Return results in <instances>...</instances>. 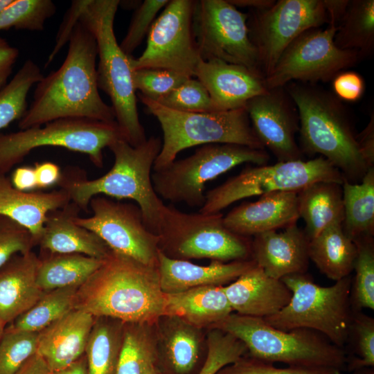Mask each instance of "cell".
<instances>
[{"mask_svg":"<svg viewBox=\"0 0 374 374\" xmlns=\"http://www.w3.org/2000/svg\"><path fill=\"white\" fill-rule=\"evenodd\" d=\"M97 57L95 37L79 20L61 66L36 84L32 103L19 120V130L66 118L116 121L112 106L98 91Z\"/></svg>","mask_w":374,"mask_h":374,"instance_id":"6da1fadb","label":"cell"},{"mask_svg":"<svg viewBox=\"0 0 374 374\" xmlns=\"http://www.w3.org/2000/svg\"><path fill=\"white\" fill-rule=\"evenodd\" d=\"M157 266L112 250L77 290L74 309L125 323L152 324L166 314Z\"/></svg>","mask_w":374,"mask_h":374,"instance_id":"7a4b0ae2","label":"cell"},{"mask_svg":"<svg viewBox=\"0 0 374 374\" xmlns=\"http://www.w3.org/2000/svg\"><path fill=\"white\" fill-rule=\"evenodd\" d=\"M161 145L162 140L154 136L137 146L118 139L109 146L114 161L107 173L89 179L81 170H66L57 184L80 210L87 211L96 195L132 200L140 208L148 229L158 235L166 204L154 190L152 170Z\"/></svg>","mask_w":374,"mask_h":374,"instance_id":"3957f363","label":"cell"},{"mask_svg":"<svg viewBox=\"0 0 374 374\" xmlns=\"http://www.w3.org/2000/svg\"><path fill=\"white\" fill-rule=\"evenodd\" d=\"M285 88L298 110L303 154H319L342 174L344 181L360 182L371 168L361 153L349 113L341 100L316 84L291 82Z\"/></svg>","mask_w":374,"mask_h":374,"instance_id":"277c9868","label":"cell"},{"mask_svg":"<svg viewBox=\"0 0 374 374\" xmlns=\"http://www.w3.org/2000/svg\"><path fill=\"white\" fill-rule=\"evenodd\" d=\"M118 0H89L80 18L95 37L98 66L97 81L110 98L116 121L124 140L132 146L146 140L137 109V95L132 80L130 56L118 43L114 30Z\"/></svg>","mask_w":374,"mask_h":374,"instance_id":"5b68a950","label":"cell"},{"mask_svg":"<svg viewBox=\"0 0 374 374\" xmlns=\"http://www.w3.org/2000/svg\"><path fill=\"white\" fill-rule=\"evenodd\" d=\"M211 328L236 337L244 344L249 357L262 362L341 371L346 368L344 348L312 330H282L269 326L263 318L232 313Z\"/></svg>","mask_w":374,"mask_h":374,"instance_id":"8992f818","label":"cell"},{"mask_svg":"<svg viewBox=\"0 0 374 374\" xmlns=\"http://www.w3.org/2000/svg\"><path fill=\"white\" fill-rule=\"evenodd\" d=\"M159 121L163 141L153 167L161 169L185 149L207 144H235L265 150L257 139L245 107L212 112H184L164 107L136 93Z\"/></svg>","mask_w":374,"mask_h":374,"instance_id":"52a82bcc","label":"cell"},{"mask_svg":"<svg viewBox=\"0 0 374 374\" xmlns=\"http://www.w3.org/2000/svg\"><path fill=\"white\" fill-rule=\"evenodd\" d=\"M281 280L291 290L292 298L279 312L263 318L265 322L285 331L297 328L317 331L344 348L353 314L350 276L328 287L314 283L306 273L288 275Z\"/></svg>","mask_w":374,"mask_h":374,"instance_id":"ba28073f","label":"cell"},{"mask_svg":"<svg viewBox=\"0 0 374 374\" xmlns=\"http://www.w3.org/2000/svg\"><path fill=\"white\" fill-rule=\"evenodd\" d=\"M221 213H186L166 205L158 235L159 249L168 257L210 258L223 262L251 259L249 238L229 230Z\"/></svg>","mask_w":374,"mask_h":374,"instance_id":"9c48e42d","label":"cell"},{"mask_svg":"<svg viewBox=\"0 0 374 374\" xmlns=\"http://www.w3.org/2000/svg\"><path fill=\"white\" fill-rule=\"evenodd\" d=\"M269 159L265 150L235 144H207L188 157L153 170L152 181L161 199L200 208L205 202L208 181L240 164L265 165Z\"/></svg>","mask_w":374,"mask_h":374,"instance_id":"30bf717a","label":"cell"},{"mask_svg":"<svg viewBox=\"0 0 374 374\" xmlns=\"http://www.w3.org/2000/svg\"><path fill=\"white\" fill-rule=\"evenodd\" d=\"M124 139L116 123L87 118H59L38 127L0 134V176L6 174L33 150L61 147L87 154L98 168L104 164L103 151Z\"/></svg>","mask_w":374,"mask_h":374,"instance_id":"8fae6325","label":"cell"},{"mask_svg":"<svg viewBox=\"0 0 374 374\" xmlns=\"http://www.w3.org/2000/svg\"><path fill=\"white\" fill-rule=\"evenodd\" d=\"M319 181L342 184V174L326 159L319 156L307 161H278L273 165L249 166L220 186L206 192L199 211L217 213L244 198L276 191L299 192Z\"/></svg>","mask_w":374,"mask_h":374,"instance_id":"7c38bea8","label":"cell"},{"mask_svg":"<svg viewBox=\"0 0 374 374\" xmlns=\"http://www.w3.org/2000/svg\"><path fill=\"white\" fill-rule=\"evenodd\" d=\"M337 30L335 25L310 28L295 38L265 78L267 89L285 87L291 82H328L355 66L362 57L356 51L342 50L335 44Z\"/></svg>","mask_w":374,"mask_h":374,"instance_id":"4fadbf2b","label":"cell"},{"mask_svg":"<svg viewBox=\"0 0 374 374\" xmlns=\"http://www.w3.org/2000/svg\"><path fill=\"white\" fill-rule=\"evenodd\" d=\"M247 19L229 0L195 1L193 28L201 59L241 65L262 76Z\"/></svg>","mask_w":374,"mask_h":374,"instance_id":"5bb4252c","label":"cell"},{"mask_svg":"<svg viewBox=\"0 0 374 374\" xmlns=\"http://www.w3.org/2000/svg\"><path fill=\"white\" fill-rule=\"evenodd\" d=\"M328 18L323 0H278L268 9L251 10L247 26L265 78L287 46L305 30L320 28Z\"/></svg>","mask_w":374,"mask_h":374,"instance_id":"9a60e30c","label":"cell"},{"mask_svg":"<svg viewBox=\"0 0 374 374\" xmlns=\"http://www.w3.org/2000/svg\"><path fill=\"white\" fill-rule=\"evenodd\" d=\"M195 1H168L148 34L147 45L137 58L130 56L132 71L166 69L193 78L201 59L193 28Z\"/></svg>","mask_w":374,"mask_h":374,"instance_id":"2e32d148","label":"cell"},{"mask_svg":"<svg viewBox=\"0 0 374 374\" xmlns=\"http://www.w3.org/2000/svg\"><path fill=\"white\" fill-rule=\"evenodd\" d=\"M92 215L75 222L100 237L109 248L141 263L157 266L159 236L146 226L137 204L96 195L89 203Z\"/></svg>","mask_w":374,"mask_h":374,"instance_id":"e0dca14e","label":"cell"},{"mask_svg":"<svg viewBox=\"0 0 374 374\" xmlns=\"http://www.w3.org/2000/svg\"><path fill=\"white\" fill-rule=\"evenodd\" d=\"M244 107L257 139L278 161L303 159L296 140L299 131V113L285 87L267 89L250 99Z\"/></svg>","mask_w":374,"mask_h":374,"instance_id":"ac0fdd59","label":"cell"},{"mask_svg":"<svg viewBox=\"0 0 374 374\" xmlns=\"http://www.w3.org/2000/svg\"><path fill=\"white\" fill-rule=\"evenodd\" d=\"M310 239L294 224L283 231H270L253 236L251 259L270 277L281 279L306 273L309 265Z\"/></svg>","mask_w":374,"mask_h":374,"instance_id":"d6986e66","label":"cell"},{"mask_svg":"<svg viewBox=\"0 0 374 374\" xmlns=\"http://www.w3.org/2000/svg\"><path fill=\"white\" fill-rule=\"evenodd\" d=\"M194 76L205 87L218 111L244 107L250 99L267 90L260 75L218 60H200Z\"/></svg>","mask_w":374,"mask_h":374,"instance_id":"ffe728a7","label":"cell"},{"mask_svg":"<svg viewBox=\"0 0 374 374\" xmlns=\"http://www.w3.org/2000/svg\"><path fill=\"white\" fill-rule=\"evenodd\" d=\"M297 192L276 191L260 196L231 210L223 220L233 233L249 238L285 229L299 218Z\"/></svg>","mask_w":374,"mask_h":374,"instance_id":"44dd1931","label":"cell"},{"mask_svg":"<svg viewBox=\"0 0 374 374\" xmlns=\"http://www.w3.org/2000/svg\"><path fill=\"white\" fill-rule=\"evenodd\" d=\"M95 317L73 309L38 332L37 353L50 372L64 368L83 355Z\"/></svg>","mask_w":374,"mask_h":374,"instance_id":"7402d4cb","label":"cell"},{"mask_svg":"<svg viewBox=\"0 0 374 374\" xmlns=\"http://www.w3.org/2000/svg\"><path fill=\"white\" fill-rule=\"evenodd\" d=\"M223 288L233 311L258 318L279 312L292 295L281 279L269 276L257 265Z\"/></svg>","mask_w":374,"mask_h":374,"instance_id":"603a6c76","label":"cell"},{"mask_svg":"<svg viewBox=\"0 0 374 374\" xmlns=\"http://www.w3.org/2000/svg\"><path fill=\"white\" fill-rule=\"evenodd\" d=\"M80 208L71 201L48 214L37 245L44 254L78 253L103 259L111 249L91 231L78 225Z\"/></svg>","mask_w":374,"mask_h":374,"instance_id":"cb8c5ba5","label":"cell"},{"mask_svg":"<svg viewBox=\"0 0 374 374\" xmlns=\"http://www.w3.org/2000/svg\"><path fill=\"white\" fill-rule=\"evenodd\" d=\"M251 259L223 262L217 260L206 266L186 260L172 258L160 250L157 268L161 290L166 294L185 291L206 285H222L235 280L246 271L254 267Z\"/></svg>","mask_w":374,"mask_h":374,"instance_id":"d4e9b609","label":"cell"},{"mask_svg":"<svg viewBox=\"0 0 374 374\" xmlns=\"http://www.w3.org/2000/svg\"><path fill=\"white\" fill-rule=\"evenodd\" d=\"M40 258L35 252L13 256L0 268V318L10 323L44 294L37 283Z\"/></svg>","mask_w":374,"mask_h":374,"instance_id":"484cf974","label":"cell"},{"mask_svg":"<svg viewBox=\"0 0 374 374\" xmlns=\"http://www.w3.org/2000/svg\"><path fill=\"white\" fill-rule=\"evenodd\" d=\"M71 202L62 189L22 191L15 188L6 175L0 176V214L26 228L37 244L43 233L48 214Z\"/></svg>","mask_w":374,"mask_h":374,"instance_id":"4316f807","label":"cell"},{"mask_svg":"<svg viewBox=\"0 0 374 374\" xmlns=\"http://www.w3.org/2000/svg\"><path fill=\"white\" fill-rule=\"evenodd\" d=\"M222 285H206L166 294V314L195 327L213 326L233 312Z\"/></svg>","mask_w":374,"mask_h":374,"instance_id":"83f0119b","label":"cell"},{"mask_svg":"<svg viewBox=\"0 0 374 374\" xmlns=\"http://www.w3.org/2000/svg\"><path fill=\"white\" fill-rule=\"evenodd\" d=\"M297 197L299 217L305 223L304 231L310 240L331 225L343 224L342 184L316 182L298 192Z\"/></svg>","mask_w":374,"mask_h":374,"instance_id":"f1b7e54d","label":"cell"},{"mask_svg":"<svg viewBox=\"0 0 374 374\" xmlns=\"http://www.w3.org/2000/svg\"><path fill=\"white\" fill-rule=\"evenodd\" d=\"M308 254L322 274L337 281L353 271L357 249L342 224H335L310 240Z\"/></svg>","mask_w":374,"mask_h":374,"instance_id":"f546056e","label":"cell"},{"mask_svg":"<svg viewBox=\"0 0 374 374\" xmlns=\"http://www.w3.org/2000/svg\"><path fill=\"white\" fill-rule=\"evenodd\" d=\"M39 258L37 283L44 292L81 285L103 260L78 253L44 254Z\"/></svg>","mask_w":374,"mask_h":374,"instance_id":"4dcf8cb0","label":"cell"},{"mask_svg":"<svg viewBox=\"0 0 374 374\" xmlns=\"http://www.w3.org/2000/svg\"><path fill=\"white\" fill-rule=\"evenodd\" d=\"M125 323L109 317H95L84 355L87 374H116Z\"/></svg>","mask_w":374,"mask_h":374,"instance_id":"1f68e13d","label":"cell"},{"mask_svg":"<svg viewBox=\"0 0 374 374\" xmlns=\"http://www.w3.org/2000/svg\"><path fill=\"white\" fill-rule=\"evenodd\" d=\"M345 233L353 240L374 235V167L359 183L342 184Z\"/></svg>","mask_w":374,"mask_h":374,"instance_id":"d6a6232c","label":"cell"},{"mask_svg":"<svg viewBox=\"0 0 374 374\" xmlns=\"http://www.w3.org/2000/svg\"><path fill=\"white\" fill-rule=\"evenodd\" d=\"M334 43L340 49L357 51L362 58L373 53V0L349 1L337 26Z\"/></svg>","mask_w":374,"mask_h":374,"instance_id":"836d02e7","label":"cell"},{"mask_svg":"<svg viewBox=\"0 0 374 374\" xmlns=\"http://www.w3.org/2000/svg\"><path fill=\"white\" fill-rule=\"evenodd\" d=\"M157 356L148 325L125 323L116 374H150L157 368Z\"/></svg>","mask_w":374,"mask_h":374,"instance_id":"e575fe53","label":"cell"},{"mask_svg":"<svg viewBox=\"0 0 374 374\" xmlns=\"http://www.w3.org/2000/svg\"><path fill=\"white\" fill-rule=\"evenodd\" d=\"M78 287H66L46 292L35 305L6 327L15 330L39 332L74 309Z\"/></svg>","mask_w":374,"mask_h":374,"instance_id":"d590c367","label":"cell"},{"mask_svg":"<svg viewBox=\"0 0 374 374\" xmlns=\"http://www.w3.org/2000/svg\"><path fill=\"white\" fill-rule=\"evenodd\" d=\"M43 77L39 66L28 59L0 90V130L21 118L28 109L27 96L30 88Z\"/></svg>","mask_w":374,"mask_h":374,"instance_id":"8d00e7d4","label":"cell"},{"mask_svg":"<svg viewBox=\"0 0 374 374\" xmlns=\"http://www.w3.org/2000/svg\"><path fill=\"white\" fill-rule=\"evenodd\" d=\"M169 324L163 337L166 357L179 374H186L195 366L199 353L200 337L195 328L177 317Z\"/></svg>","mask_w":374,"mask_h":374,"instance_id":"74e56055","label":"cell"},{"mask_svg":"<svg viewBox=\"0 0 374 374\" xmlns=\"http://www.w3.org/2000/svg\"><path fill=\"white\" fill-rule=\"evenodd\" d=\"M357 254L352 280L350 304L353 311L374 310V239L364 235L355 239Z\"/></svg>","mask_w":374,"mask_h":374,"instance_id":"f35d334b","label":"cell"},{"mask_svg":"<svg viewBox=\"0 0 374 374\" xmlns=\"http://www.w3.org/2000/svg\"><path fill=\"white\" fill-rule=\"evenodd\" d=\"M56 11L51 0H13L0 15V30L10 28L42 31Z\"/></svg>","mask_w":374,"mask_h":374,"instance_id":"ab89813d","label":"cell"},{"mask_svg":"<svg viewBox=\"0 0 374 374\" xmlns=\"http://www.w3.org/2000/svg\"><path fill=\"white\" fill-rule=\"evenodd\" d=\"M38 332L6 328L0 341V374H15L37 353Z\"/></svg>","mask_w":374,"mask_h":374,"instance_id":"60d3db41","label":"cell"},{"mask_svg":"<svg viewBox=\"0 0 374 374\" xmlns=\"http://www.w3.org/2000/svg\"><path fill=\"white\" fill-rule=\"evenodd\" d=\"M208 352L199 374H217L247 353L243 342L218 329H211L207 337Z\"/></svg>","mask_w":374,"mask_h":374,"instance_id":"b9f144b4","label":"cell"},{"mask_svg":"<svg viewBox=\"0 0 374 374\" xmlns=\"http://www.w3.org/2000/svg\"><path fill=\"white\" fill-rule=\"evenodd\" d=\"M351 341L357 356L347 358L350 371L374 366V319L362 311H353L347 343Z\"/></svg>","mask_w":374,"mask_h":374,"instance_id":"7bdbcfd3","label":"cell"},{"mask_svg":"<svg viewBox=\"0 0 374 374\" xmlns=\"http://www.w3.org/2000/svg\"><path fill=\"white\" fill-rule=\"evenodd\" d=\"M156 102L179 112L204 113L218 111L205 87L193 78H188Z\"/></svg>","mask_w":374,"mask_h":374,"instance_id":"ee69618b","label":"cell"},{"mask_svg":"<svg viewBox=\"0 0 374 374\" xmlns=\"http://www.w3.org/2000/svg\"><path fill=\"white\" fill-rule=\"evenodd\" d=\"M189 78L173 71L154 68L132 71L134 89L140 94L157 101L168 95Z\"/></svg>","mask_w":374,"mask_h":374,"instance_id":"f6af8a7d","label":"cell"},{"mask_svg":"<svg viewBox=\"0 0 374 374\" xmlns=\"http://www.w3.org/2000/svg\"><path fill=\"white\" fill-rule=\"evenodd\" d=\"M168 1L145 0L139 5L133 15L127 32L119 44L126 55H132L141 44L156 19L157 13L166 6Z\"/></svg>","mask_w":374,"mask_h":374,"instance_id":"bcb514c9","label":"cell"},{"mask_svg":"<svg viewBox=\"0 0 374 374\" xmlns=\"http://www.w3.org/2000/svg\"><path fill=\"white\" fill-rule=\"evenodd\" d=\"M36 245L35 239L26 228L0 214V268L13 256L32 251Z\"/></svg>","mask_w":374,"mask_h":374,"instance_id":"7dc6e473","label":"cell"},{"mask_svg":"<svg viewBox=\"0 0 374 374\" xmlns=\"http://www.w3.org/2000/svg\"><path fill=\"white\" fill-rule=\"evenodd\" d=\"M217 374H341V371L330 368H278L274 364L244 355L235 362L222 368Z\"/></svg>","mask_w":374,"mask_h":374,"instance_id":"c3c4849f","label":"cell"},{"mask_svg":"<svg viewBox=\"0 0 374 374\" xmlns=\"http://www.w3.org/2000/svg\"><path fill=\"white\" fill-rule=\"evenodd\" d=\"M333 93L341 100L355 102L363 96L366 84L362 76L353 71H343L332 80Z\"/></svg>","mask_w":374,"mask_h":374,"instance_id":"681fc988","label":"cell"},{"mask_svg":"<svg viewBox=\"0 0 374 374\" xmlns=\"http://www.w3.org/2000/svg\"><path fill=\"white\" fill-rule=\"evenodd\" d=\"M89 0H75L72 1L57 31L55 44L48 57L45 67L48 66L63 46L69 42L72 31L76 24L79 21L82 13L89 3Z\"/></svg>","mask_w":374,"mask_h":374,"instance_id":"f907efd6","label":"cell"},{"mask_svg":"<svg viewBox=\"0 0 374 374\" xmlns=\"http://www.w3.org/2000/svg\"><path fill=\"white\" fill-rule=\"evenodd\" d=\"M19 50L0 37V90L7 84L13 66L19 56Z\"/></svg>","mask_w":374,"mask_h":374,"instance_id":"816d5d0a","label":"cell"},{"mask_svg":"<svg viewBox=\"0 0 374 374\" xmlns=\"http://www.w3.org/2000/svg\"><path fill=\"white\" fill-rule=\"evenodd\" d=\"M37 188H46L57 184L60 178L62 172L60 167L50 161L37 163L34 167Z\"/></svg>","mask_w":374,"mask_h":374,"instance_id":"f5cc1de1","label":"cell"},{"mask_svg":"<svg viewBox=\"0 0 374 374\" xmlns=\"http://www.w3.org/2000/svg\"><path fill=\"white\" fill-rule=\"evenodd\" d=\"M357 143L361 153L369 168L374 167V114L371 118L366 127L357 134Z\"/></svg>","mask_w":374,"mask_h":374,"instance_id":"db71d44e","label":"cell"},{"mask_svg":"<svg viewBox=\"0 0 374 374\" xmlns=\"http://www.w3.org/2000/svg\"><path fill=\"white\" fill-rule=\"evenodd\" d=\"M12 186L22 191H30L37 188V180L34 167L21 166L12 172L11 179Z\"/></svg>","mask_w":374,"mask_h":374,"instance_id":"11a10c76","label":"cell"},{"mask_svg":"<svg viewBox=\"0 0 374 374\" xmlns=\"http://www.w3.org/2000/svg\"><path fill=\"white\" fill-rule=\"evenodd\" d=\"M323 3L328 15V25L338 26L346 11L349 0H323Z\"/></svg>","mask_w":374,"mask_h":374,"instance_id":"9f6ffc18","label":"cell"},{"mask_svg":"<svg viewBox=\"0 0 374 374\" xmlns=\"http://www.w3.org/2000/svg\"><path fill=\"white\" fill-rule=\"evenodd\" d=\"M50 373L44 359L36 353L15 374H50Z\"/></svg>","mask_w":374,"mask_h":374,"instance_id":"6f0895ef","label":"cell"},{"mask_svg":"<svg viewBox=\"0 0 374 374\" xmlns=\"http://www.w3.org/2000/svg\"><path fill=\"white\" fill-rule=\"evenodd\" d=\"M236 8H248L250 10H266L271 7L275 0H229Z\"/></svg>","mask_w":374,"mask_h":374,"instance_id":"680465c9","label":"cell"},{"mask_svg":"<svg viewBox=\"0 0 374 374\" xmlns=\"http://www.w3.org/2000/svg\"><path fill=\"white\" fill-rule=\"evenodd\" d=\"M50 374H87V364L85 355L61 370L51 372Z\"/></svg>","mask_w":374,"mask_h":374,"instance_id":"91938a15","label":"cell"},{"mask_svg":"<svg viewBox=\"0 0 374 374\" xmlns=\"http://www.w3.org/2000/svg\"><path fill=\"white\" fill-rule=\"evenodd\" d=\"M351 374H374L373 367H365L352 371Z\"/></svg>","mask_w":374,"mask_h":374,"instance_id":"94428289","label":"cell"},{"mask_svg":"<svg viewBox=\"0 0 374 374\" xmlns=\"http://www.w3.org/2000/svg\"><path fill=\"white\" fill-rule=\"evenodd\" d=\"M13 0H0V15Z\"/></svg>","mask_w":374,"mask_h":374,"instance_id":"6125c7cd","label":"cell"},{"mask_svg":"<svg viewBox=\"0 0 374 374\" xmlns=\"http://www.w3.org/2000/svg\"><path fill=\"white\" fill-rule=\"evenodd\" d=\"M6 325L7 324L0 318V341L4 334Z\"/></svg>","mask_w":374,"mask_h":374,"instance_id":"be15d7a7","label":"cell"},{"mask_svg":"<svg viewBox=\"0 0 374 374\" xmlns=\"http://www.w3.org/2000/svg\"><path fill=\"white\" fill-rule=\"evenodd\" d=\"M150 374H163L157 368H156Z\"/></svg>","mask_w":374,"mask_h":374,"instance_id":"e7e4bbea","label":"cell"}]
</instances>
